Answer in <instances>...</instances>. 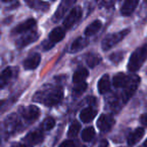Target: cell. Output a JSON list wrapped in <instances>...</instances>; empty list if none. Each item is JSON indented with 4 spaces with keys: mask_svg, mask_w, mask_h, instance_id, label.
Listing matches in <instances>:
<instances>
[{
    "mask_svg": "<svg viewBox=\"0 0 147 147\" xmlns=\"http://www.w3.org/2000/svg\"><path fill=\"white\" fill-rule=\"evenodd\" d=\"M147 59V45H143L141 47H139L136 51H133V53L131 55L130 59L128 61V67L129 71L134 73L137 71L142 65L144 63V61Z\"/></svg>",
    "mask_w": 147,
    "mask_h": 147,
    "instance_id": "6da1fadb",
    "label": "cell"
},
{
    "mask_svg": "<svg viewBox=\"0 0 147 147\" xmlns=\"http://www.w3.org/2000/svg\"><path fill=\"white\" fill-rule=\"evenodd\" d=\"M63 92L59 88H55L53 90L45 92L41 99V102L47 107H51L53 105H57L63 100Z\"/></svg>",
    "mask_w": 147,
    "mask_h": 147,
    "instance_id": "7a4b0ae2",
    "label": "cell"
},
{
    "mask_svg": "<svg viewBox=\"0 0 147 147\" xmlns=\"http://www.w3.org/2000/svg\"><path fill=\"white\" fill-rule=\"evenodd\" d=\"M128 33L129 29H124V30L119 31V32H115L112 33V34L107 35L102 41V49L104 51H108V49H112L114 45H116L117 43L120 42Z\"/></svg>",
    "mask_w": 147,
    "mask_h": 147,
    "instance_id": "3957f363",
    "label": "cell"
},
{
    "mask_svg": "<svg viewBox=\"0 0 147 147\" xmlns=\"http://www.w3.org/2000/svg\"><path fill=\"white\" fill-rule=\"evenodd\" d=\"M82 17V8L81 7H74L71 11L69 13L65 19L63 20L65 28H71L77 21H79Z\"/></svg>",
    "mask_w": 147,
    "mask_h": 147,
    "instance_id": "277c9868",
    "label": "cell"
},
{
    "mask_svg": "<svg viewBox=\"0 0 147 147\" xmlns=\"http://www.w3.org/2000/svg\"><path fill=\"white\" fill-rule=\"evenodd\" d=\"M115 124V120L112 116L107 114H103L100 116V118L97 121V126L102 132H107L109 131Z\"/></svg>",
    "mask_w": 147,
    "mask_h": 147,
    "instance_id": "5b68a950",
    "label": "cell"
},
{
    "mask_svg": "<svg viewBox=\"0 0 147 147\" xmlns=\"http://www.w3.org/2000/svg\"><path fill=\"white\" fill-rule=\"evenodd\" d=\"M139 84V78L137 76L131 77V80L129 82V84L127 85V87L125 88L124 92V101L126 102L127 100L130 99V97L134 94V92L136 91V88Z\"/></svg>",
    "mask_w": 147,
    "mask_h": 147,
    "instance_id": "8992f818",
    "label": "cell"
},
{
    "mask_svg": "<svg viewBox=\"0 0 147 147\" xmlns=\"http://www.w3.org/2000/svg\"><path fill=\"white\" fill-rule=\"evenodd\" d=\"M35 23L36 22H35L34 19H32V18L27 19V20L21 22L18 26L15 27L12 30V33L13 34H18V33H23V32H25V31L31 30V29L35 27Z\"/></svg>",
    "mask_w": 147,
    "mask_h": 147,
    "instance_id": "52a82bcc",
    "label": "cell"
},
{
    "mask_svg": "<svg viewBox=\"0 0 147 147\" xmlns=\"http://www.w3.org/2000/svg\"><path fill=\"white\" fill-rule=\"evenodd\" d=\"M131 80V77L125 75L124 73H118L113 78V85L116 88H126Z\"/></svg>",
    "mask_w": 147,
    "mask_h": 147,
    "instance_id": "ba28073f",
    "label": "cell"
},
{
    "mask_svg": "<svg viewBox=\"0 0 147 147\" xmlns=\"http://www.w3.org/2000/svg\"><path fill=\"white\" fill-rule=\"evenodd\" d=\"M144 133L145 131L143 128H137L133 132H131L128 136V139H127L129 146H134L136 143H138L142 139V137L144 136Z\"/></svg>",
    "mask_w": 147,
    "mask_h": 147,
    "instance_id": "9c48e42d",
    "label": "cell"
},
{
    "mask_svg": "<svg viewBox=\"0 0 147 147\" xmlns=\"http://www.w3.org/2000/svg\"><path fill=\"white\" fill-rule=\"evenodd\" d=\"M39 109L37 108L36 106L34 105H30V106L26 107V108L23 109L22 111V116L24 117L25 119L27 120H30V121H33L35 119L38 118L39 116Z\"/></svg>",
    "mask_w": 147,
    "mask_h": 147,
    "instance_id": "30bf717a",
    "label": "cell"
},
{
    "mask_svg": "<svg viewBox=\"0 0 147 147\" xmlns=\"http://www.w3.org/2000/svg\"><path fill=\"white\" fill-rule=\"evenodd\" d=\"M39 63H40V55L38 53H32L23 61V67L26 69H33L39 65Z\"/></svg>",
    "mask_w": 147,
    "mask_h": 147,
    "instance_id": "8fae6325",
    "label": "cell"
},
{
    "mask_svg": "<svg viewBox=\"0 0 147 147\" xmlns=\"http://www.w3.org/2000/svg\"><path fill=\"white\" fill-rule=\"evenodd\" d=\"M137 5H138V1L137 0H127V1L124 2V4L122 5L121 13L123 15H125V16H128V15L132 14L134 12Z\"/></svg>",
    "mask_w": 147,
    "mask_h": 147,
    "instance_id": "7c38bea8",
    "label": "cell"
},
{
    "mask_svg": "<svg viewBox=\"0 0 147 147\" xmlns=\"http://www.w3.org/2000/svg\"><path fill=\"white\" fill-rule=\"evenodd\" d=\"M37 37H38V33L30 32V33H28V34H25V35H23L22 37H20V38L16 41V45H17V47H25V45H29V43L36 40Z\"/></svg>",
    "mask_w": 147,
    "mask_h": 147,
    "instance_id": "4fadbf2b",
    "label": "cell"
},
{
    "mask_svg": "<svg viewBox=\"0 0 147 147\" xmlns=\"http://www.w3.org/2000/svg\"><path fill=\"white\" fill-rule=\"evenodd\" d=\"M65 32L61 27H55V28H53V30H51V32L49 33V41H51V45H53V43L61 41V39L65 37Z\"/></svg>",
    "mask_w": 147,
    "mask_h": 147,
    "instance_id": "5bb4252c",
    "label": "cell"
},
{
    "mask_svg": "<svg viewBox=\"0 0 147 147\" xmlns=\"http://www.w3.org/2000/svg\"><path fill=\"white\" fill-rule=\"evenodd\" d=\"M13 75H14V71H13V69H11V67H7L0 74V89L4 88L8 84V82L11 80Z\"/></svg>",
    "mask_w": 147,
    "mask_h": 147,
    "instance_id": "9a60e30c",
    "label": "cell"
},
{
    "mask_svg": "<svg viewBox=\"0 0 147 147\" xmlns=\"http://www.w3.org/2000/svg\"><path fill=\"white\" fill-rule=\"evenodd\" d=\"M42 140H43V134L41 131L30 132L25 137V141L27 143H29V144H38V143L42 142Z\"/></svg>",
    "mask_w": 147,
    "mask_h": 147,
    "instance_id": "2e32d148",
    "label": "cell"
},
{
    "mask_svg": "<svg viewBox=\"0 0 147 147\" xmlns=\"http://www.w3.org/2000/svg\"><path fill=\"white\" fill-rule=\"evenodd\" d=\"M111 83H110V78L108 75H104L102 78L99 80L98 83V91L100 94H105L110 90Z\"/></svg>",
    "mask_w": 147,
    "mask_h": 147,
    "instance_id": "e0dca14e",
    "label": "cell"
},
{
    "mask_svg": "<svg viewBox=\"0 0 147 147\" xmlns=\"http://www.w3.org/2000/svg\"><path fill=\"white\" fill-rule=\"evenodd\" d=\"M96 115H97L96 110H94L93 108H86L81 112L80 118L83 122L88 123V122H91V121L96 117Z\"/></svg>",
    "mask_w": 147,
    "mask_h": 147,
    "instance_id": "ac0fdd59",
    "label": "cell"
},
{
    "mask_svg": "<svg viewBox=\"0 0 147 147\" xmlns=\"http://www.w3.org/2000/svg\"><path fill=\"white\" fill-rule=\"evenodd\" d=\"M89 76V73H88V69H85V67H80L78 69L75 74H74V77H73V81L76 84H79V83H83L84 80Z\"/></svg>",
    "mask_w": 147,
    "mask_h": 147,
    "instance_id": "d6986e66",
    "label": "cell"
},
{
    "mask_svg": "<svg viewBox=\"0 0 147 147\" xmlns=\"http://www.w3.org/2000/svg\"><path fill=\"white\" fill-rule=\"evenodd\" d=\"M88 45V40L86 38H83V37H79L76 40L74 41L71 45V53H76L78 51H80L81 49H84L86 45Z\"/></svg>",
    "mask_w": 147,
    "mask_h": 147,
    "instance_id": "ffe728a7",
    "label": "cell"
},
{
    "mask_svg": "<svg viewBox=\"0 0 147 147\" xmlns=\"http://www.w3.org/2000/svg\"><path fill=\"white\" fill-rule=\"evenodd\" d=\"M71 3L73 2H71V1H63V2H61V5L59 6V8H57V12L53 15V20H55V21L59 20V19L63 16V14L65 13V11L67 10V8H69V6Z\"/></svg>",
    "mask_w": 147,
    "mask_h": 147,
    "instance_id": "44dd1931",
    "label": "cell"
},
{
    "mask_svg": "<svg viewBox=\"0 0 147 147\" xmlns=\"http://www.w3.org/2000/svg\"><path fill=\"white\" fill-rule=\"evenodd\" d=\"M102 27V22L100 20H95L85 29V34L87 36H91V35H94L95 33H97L100 28Z\"/></svg>",
    "mask_w": 147,
    "mask_h": 147,
    "instance_id": "7402d4cb",
    "label": "cell"
},
{
    "mask_svg": "<svg viewBox=\"0 0 147 147\" xmlns=\"http://www.w3.org/2000/svg\"><path fill=\"white\" fill-rule=\"evenodd\" d=\"M101 61V57L99 55H96V53H89L86 57V63H88L89 67H96L97 65H99Z\"/></svg>",
    "mask_w": 147,
    "mask_h": 147,
    "instance_id": "603a6c76",
    "label": "cell"
},
{
    "mask_svg": "<svg viewBox=\"0 0 147 147\" xmlns=\"http://www.w3.org/2000/svg\"><path fill=\"white\" fill-rule=\"evenodd\" d=\"M94 136L95 129L93 127H88V128L84 129V131L82 132V139L84 141H91Z\"/></svg>",
    "mask_w": 147,
    "mask_h": 147,
    "instance_id": "cb8c5ba5",
    "label": "cell"
},
{
    "mask_svg": "<svg viewBox=\"0 0 147 147\" xmlns=\"http://www.w3.org/2000/svg\"><path fill=\"white\" fill-rule=\"evenodd\" d=\"M80 129H81L80 123H79V122H74L73 124L69 126V131H67V135H69V137H75L79 133Z\"/></svg>",
    "mask_w": 147,
    "mask_h": 147,
    "instance_id": "d4e9b609",
    "label": "cell"
},
{
    "mask_svg": "<svg viewBox=\"0 0 147 147\" xmlns=\"http://www.w3.org/2000/svg\"><path fill=\"white\" fill-rule=\"evenodd\" d=\"M55 120L53 118V117H47V119L45 120L42 124V127L45 130H51V129L55 127Z\"/></svg>",
    "mask_w": 147,
    "mask_h": 147,
    "instance_id": "484cf974",
    "label": "cell"
},
{
    "mask_svg": "<svg viewBox=\"0 0 147 147\" xmlns=\"http://www.w3.org/2000/svg\"><path fill=\"white\" fill-rule=\"evenodd\" d=\"M87 88H88V85L85 82L79 83V84H77L76 86H75V88H74V92H75L76 95H81L87 90Z\"/></svg>",
    "mask_w": 147,
    "mask_h": 147,
    "instance_id": "4316f807",
    "label": "cell"
},
{
    "mask_svg": "<svg viewBox=\"0 0 147 147\" xmlns=\"http://www.w3.org/2000/svg\"><path fill=\"white\" fill-rule=\"evenodd\" d=\"M123 59V53H115L113 55H111L110 59L114 63H119L121 59Z\"/></svg>",
    "mask_w": 147,
    "mask_h": 147,
    "instance_id": "83f0119b",
    "label": "cell"
},
{
    "mask_svg": "<svg viewBox=\"0 0 147 147\" xmlns=\"http://www.w3.org/2000/svg\"><path fill=\"white\" fill-rule=\"evenodd\" d=\"M59 147H76V145H75V143H74L73 141L67 140V141H63V142L59 145Z\"/></svg>",
    "mask_w": 147,
    "mask_h": 147,
    "instance_id": "f1b7e54d",
    "label": "cell"
},
{
    "mask_svg": "<svg viewBox=\"0 0 147 147\" xmlns=\"http://www.w3.org/2000/svg\"><path fill=\"white\" fill-rule=\"evenodd\" d=\"M140 122L142 125L147 126V114H142L140 116Z\"/></svg>",
    "mask_w": 147,
    "mask_h": 147,
    "instance_id": "f546056e",
    "label": "cell"
},
{
    "mask_svg": "<svg viewBox=\"0 0 147 147\" xmlns=\"http://www.w3.org/2000/svg\"><path fill=\"white\" fill-rule=\"evenodd\" d=\"M99 147H108V142H107L106 140L102 141V142H101V144H100V146H99Z\"/></svg>",
    "mask_w": 147,
    "mask_h": 147,
    "instance_id": "4dcf8cb0",
    "label": "cell"
},
{
    "mask_svg": "<svg viewBox=\"0 0 147 147\" xmlns=\"http://www.w3.org/2000/svg\"><path fill=\"white\" fill-rule=\"evenodd\" d=\"M144 147H147V139H146V141L144 142Z\"/></svg>",
    "mask_w": 147,
    "mask_h": 147,
    "instance_id": "1f68e13d",
    "label": "cell"
},
{
    "mask_svg": "<svg viewBox=\"0 0 147 147\" xmlns=\"http://www.w3.org/2000/svg\"><path fill=\"white\" fill-rule=\"evenodd\" d=\"M22 147H32V146H30V145H24V146H22Z\"/></svg>",
    "mask_w": 147,
    "mask_h": 147,
    "instance_id": "d6a6232c",
    "label": "cell"
}]
</instances>
